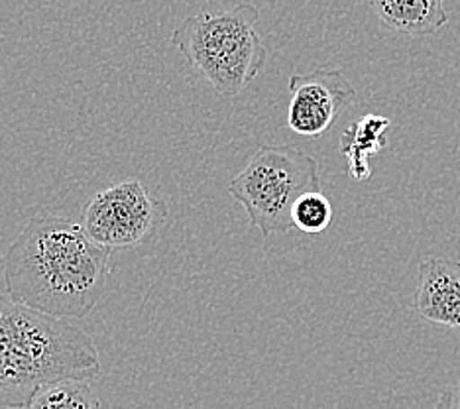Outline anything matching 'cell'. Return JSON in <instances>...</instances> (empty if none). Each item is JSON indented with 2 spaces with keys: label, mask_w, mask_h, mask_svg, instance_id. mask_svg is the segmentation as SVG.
Returning <instances> with one entry per match:
<instances>
[{
  "label": "cell",
  "mask_w": 460,
  "mask_h": 409,
  "mask_svg": "<svg viewBox=\"0 0 460 409\" xmlns=\"http://www.w3.org/2000/svg\"><path fill=\"white\" fill-rule=\"evenodd\" d=\"M111 276V250L77 220L36 215L4 258L8 298L56 319H75L97 306Z\"/></svg>",
  "instance_id": "1"
},
{
  "label": "cell",
  "mask_w": 460,
  "mask_h": 409,
  "mask_svg": "<svg viewBox=\"0 0 460 409\" xmlns=\"http://www.w3.org/2000/svg\"><path fill=\"white\" fill-rule=\"evenodd\" d=\"M99 372V351L85 331L0 296V407H28L41 387L91 382Z\"/></svg>",
  "instance_id": "2"
},
{
  "label": "cell",
  "mask_w": 460,
  "mask_h": 409,
  "mask_svg": "<svg viewBox=\"0 0 460 409\" xmlns=\"http://www.w3.org/2000/svg\"><path fill=\"white\" fill-rule=\"evenodd\" d=\"M260 10L243 3L199 13L173 30L172 44L217 93L234 97L264 69L268 49L256 31Z\"/></svg>",
  "instance_id": "3"
},
{
  "label": "cell",
  "mask_w": 460,
  "mask_h": 409,
  "mask_svg": "<svg viewBox=\"0 0 460 409\" xmlns=\"http://www.w3.org/2000/svg\"><path fill=\"white\" fill-rule=\"evenodd\" d=\"M311 191H321L319 162L291 146H260L228 183L230 197L244 207L250 225L264 236L294 228L291 209Z\"/></svg>",
  "instance_id": "4"
},
{
  "label": "cell",
  "mask_w": 460,
  "mask_h": 409,
  "mask_svg": "<svg viewBox=\"0 0 460 409\" xmlns=\"http://www.w3.org/2000/svg\"><path fill=\"white\" fill-rule=\"evenodd\" d=\"M167 205L140 180H124L102 189L83 209V228L104 248H134L158 233Z\"/></svg>",
  "instance_id": "5"
},
{
  "label": "cell",
  "mask_w": 460,
  "mask_h": 409,
  "mask_svg": "<svg viewBox=\"0 0 460 409\" xmlns=\"http://www.w3.org/2000/svg\"><path fill=\"white\" fill-rule=\"evenodd\" d=\"M288 126L301 136H321L357 101V89L339 69L319 67L289 79Z\"/></svg>",
  "instance_id": "6"
},
{
  "label": "cell",
  "mask_w": 460,
  "mask_h": 409,
  "mask_svg": "<svg viewBox=\"0 0 460 409\" xmlns=\"http://www.w3.org/2000/svg\"><path fill=\"white\" fill-rule=\"evenodd\" d=\"M413 309L421 319L460 333V262L443 256L421 262Z\"/></svg>",
  "instance_id": "7"
},
{
  "label": "cell",
  "mask_w": 460,
  "mask_h": 409,
  "mask_svg": "<svg viewBox=\"0 0 460 409\" xmlns=\"http://www.w3.org/2000/svg\"><path fill=\"white\" fill-rule=\"evenodd\" d=\"M370 8L380 22L405 36H429L447 24L441 0H376Z\"/></svg>",
  "instance_id": "8"
},
{
  "label": "cell",
  "mask_w": 460,
  "mask_h": 409,
  "mask_svg": "<svg viewBox=\"0 0 460 409\" xmlns=\"http://www.w3.org/2000/svg\"><path fill=\"white\" fill-rule=\"evenodd\" d=\"M390 119L382 114H364L362 119L352 122L341 136V152L349 162V175L354 182L370 180L372 170L368 157L378 154L388 144Z\"/></svg>",
  "instance_id": "9"
},
{
  "label": "cell",
  "mask_w": 460,
  "mask_h": 409,
  "mask_svg": "<svg viewBox=\"0 0 460 409\" xmlns=\"http://www.w3.org/2000/svg\"><path fill=\"white\" fill-rule=\"evenodd\" d=\"M28 409H101V402L89 380H61L41 387Z\"/></svg>",
  "instance_id": "10"
},
{
  "label": "cell",
  "mask_w": 460,
  "mask_h": 409,
  "mask_svg": "<svg viewBox=\"0 0 460 409\" xmlns=\"http://www.w3.org/2000/svg\"><path fill=\"white\" fill-rule=\"evenodd\" d=\"M332 223V205L321 191L305 193L291 209V225L299 233L319 235Z\"/></svg>",
  "instance_id": "11"
},
{
  "label": "cell",
  "mask_w": 460,
  "mask_h": 409,
  "mask_svg": "<svg viewBox=\"0 0 460 409\" xmlns=\"http://www.w3.org/2000/svg\"><path fill=\"white\" fill-rule=\"evenodd\" d=\"M433 409H460V384L448 387L435 404Z\"/></svg>",
  "instance_id": "12"
}]
</instances>
